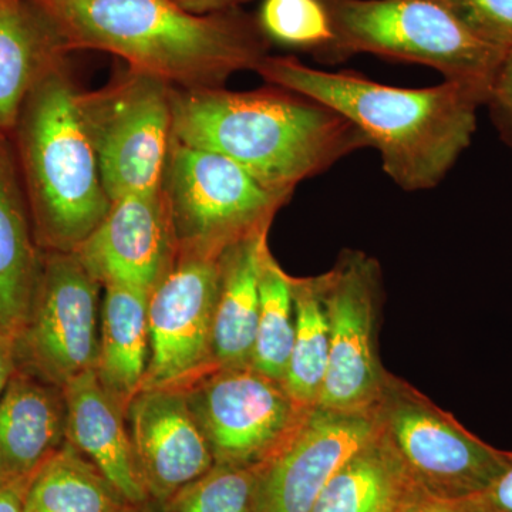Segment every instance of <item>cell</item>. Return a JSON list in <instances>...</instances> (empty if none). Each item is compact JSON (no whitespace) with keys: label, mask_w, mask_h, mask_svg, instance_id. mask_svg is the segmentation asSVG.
Segmentation results:
<instances>
[{"label":"cell","mask_w":512,"mask_h":512,"mask_svg":"<svg viewBox=\"0 0 512 512\" xmlns=\"http://www.w3.org/2000/svg\"><path fill=\"white\" fill-rule=\"evenodd\" d=\"M126 417L141 480L158 507L215 466L184 390H141Z\"/></svg>","instance_id":"obj_15"},{"label":"cell","mask_w":512,"mask_h":512,"mask_svg":"<svg viewBox=\"0 0 512 512\" xmlns=\"http://www.w3.org/2000/svg\"><path fill=\"white\" fill-rule=\"evenodd\" d=\"M67 67L57 63L33 87L10 136L42 251H76L111 205Z\"/></svg>","instance_id":"obj_4"},{"label":"cell","mask_w":512,"mask_h":512,"mask_svg":"<svg viewBox=\"0 0 512 512\" xmlns=\"http://www.w3.org/2000/svg\"><path fill=\"white\" fill-rule=\"evenodd\" d=\"M256 22L269 43L342 60L328 0H262Z\"/></svg>","instance_id":"obj_26"},{"label":"cell","mask_w":512,"mask_h":512,"mask_svg":"<svg viewBox=\"0 0 512 512\" xmlns=\"http://www.w3.org/2000/svg\"><path fill=\"white\" fill-rule=\"evenodd\" d=\"M161 191L177 248L210 255L269 231L276 212L291 200L268 190L229 158L175 140Z\"/></svg>","instance_id":"obj_6"},{"label":"cell","mask_w":512,"mask_h":512,"mask_svg":"<svg viewBox=\"0 0 512 512\" xmlns=\"http://www.w3.org/2000/svg\"><path fill=\"white\" fill-rule=\"evenodd\" d=\"M66 443L63 389L18 369L0 396V477H30Z\"/></svg>","instance_id":"obj_17"},{"label":"cell","mask_w":512,"mask_h":512,"mask_svg":"<svg viewBox=\"0 0 512 512\" xmlns=\"http://www.w3.org/2000/svg\"><path fill=\"white\" fill-rule=\"evenodd\" d=\"M322 278L329 359L318 407L373 412L389 377L380 365L376 345L379 266L362 252H345Z\"/></svg>","instance_id":"obj_12"},{"label":"cell","mask_w":512,"mask_h":512,"mask_svg":"<svg viewBox=\"0 0 512 512\" xmlns=\"http://www.w3.org/2000/svg\"><path fill=\"white\" fill-rule=\"evenodd\" d=\"M426 497L377 426L375 437L330 478L311 512H404Z\"/></svg>","instance_id":"obj_20"},{"label":"cell","mask_w":512,"mask_h":512,"mask_svg":"<svg viewBox=\"0 0 512 512\" xmlns=\"http://www.w3.org/2000/svg\"><path fill=\"white\" fill-rule=\"evenodd\" d=\"M103 291L94 370L111 396L127 410L143 386L150 360V292L116 284L104 285Z\"/></svg>","instance_id":"obj_22"},{"label":"cell","mask_w":512,"mask_h":512,"mask_svg":"<svg viewBox=\"0 0 512 512\" xmlns=\"http://www.w3.org/2000/svg\"><path fill=\"white\" fill-rule=\"evenodd\" d=\"M215 464L259 467L292 439L313 409L251 366L217 367L184 390Z\"/></svg>","instance_id":"obj_10"},{"label":"cell","mask_w":512,"mask_h":512,"mask_svg":"<svg viewBox=\"0 0 512 512\" xmlns=\"http://www.w3.org/2000/svg\"><path fill=\"white\" fill-rule=\"evenodd\" d=\"M404 512H471L463 501H443L426 497Z\"/></svg>","instance_id":"obj_34"},{"label":"cell","mask_w":512,"mask_h":512,"mask_svg":"<svg viewBox=\"0 0 512 512\" xmlns=\"http://www.w3.org/2000/svg\"><path fill=\"white\" fill-rule=\"evenodd\" d=\"M487 104L493 110L494 119L501 133L512 143V50L505 53Z\"/></svg>","instance_id":"obj_29"},{"label":"cell","mask_w":512,"mask_h":512,"mask_svg":"<svg viewBox=\"0 0 512 512\" xmlns=\"http://www.w3.org/2000/svg\"><path fill=\"white\" fill-rule=\"evenodd\" d=\"M171 90L156 77L126 69L99 90L79 92L110 201L160 190L173 144Z\"/></svg>","instance_id":"obj_7"},{"label":"cell","mask_w":512,"mask_h":512,"mask_svg":"<svg viewBox=\"0 0 512 512\" xmlns=\"http://www.w3.org/2000/svg\"><path fill=\"white\" fill-rule=\"evenodd\" d=\"M76 252L43 251L25 325L16 336V367L63 389L99 353L100 291Z\"/></svg>","instance_id":"obj_9"},{"label":"cell","mask_w":512,"mask_h":512,"mask_svg":"<svg viewBox=\"0 0 512 512\" xmlns=\"http://www.w3.org/2000/svg\"><path fill=\"white\" fill-rule=\"evenodd\" d=\"M295 323L292 276L286 274L266 247L259 275V316L251 367L262 375L284 382L295 338Z\"/></svg>","instance_id":"obj_25"},{"label":"cell","mask_w":512,"mask_h":512,"mask_svg":"<svg viewBox=\"0 0 512 512\" xmlns=\"http://www.w3.org/2000/svg\"><path fill=\"white\" fill-rule=\"evenodd\" d=\"M101 286L150 292L177 255V241L163 191L137 192L111 201L106 217L76 249Z\"/></svg>","instance_id":"obj_14"},{"label":"cell","mask_w":512,"mask_h":512,"mask_svg":"<svg viewBox=\"0 0 512 512\" xmlns=\"http://www.w3.org/2000/svg\"><path fill=\"white\" fill-rule=\"evenodd\" d=\"M148 507V505H147ZM70 443L30 478L25 512H140Z\"/></svg>","instance_id":"obj_23"},{"label":"cell","mask_w":512,"mask_h":512,"mask_svg":"<svg viewBox=\"0 0 512 512\" xmlns=\"http://www.w3.org/2000/svg\"><path fill=\"white\" fill-rule=\"evenodd\" d=\"M295 338L284 377L286 392L302 406H318L329 359V320L322 275L293 278Z\"/></svg>","instance_id":"obj_24"},{"label":"cell","mask_w":512,"mask_h":512,"mask_svg":"<svg viewBox=\"0 0 512 512\" xmlns=\"http://www.w3.org/2000/svg\"><path fill=\"white\" fill-rule=\"evenodd\" d=\"M220 256L177 248L173 264L151 289L150 360L141 390H185L217 369L212 338Z\"/></svg>","instance_id":"obj_11"},{"label":"cell","mask_w":512,"mask_h":512,"mask_svg":"<svg viewBox=\"0 0 512 512\" xmlns=\"http://www.w3.org/2000/svg\"><path fill=\"white\" fill-rule=\"evenodd\" d=\"M342 59L372 53L423 64L490 96L505 52L488 45L443 0H328Z\"/></svg>","instance_id":"obj_5"},{"label":"cell","mask_w":512,"mask_h":512,"mask_svg":"<svg viewBox=\"0 0 512 512\" xmlns=\"http://www.w3.org/2000/svg\"><path fill=\"white\" fill-rule=\"evenodd\" d=\"M255 72L271 86L302 94L345 117L379 150L384 173L412 192L444 180L470 146L478 107L488 100L468 84L446 80L403 89L353 72L313 69L292 56L268 55Z\"/></svg>","instance_id":"obj_2"},{"label":"cell","mask_w":512,"mask_h":512,"mask_svg":"<svg viewBox=\"0 0 512 512\" xmlns=\"http://www.w3.org/2000/svg\"><path fill=\"white\" fill-rule=\"evenodd\" d=\"M140 512H154V511L151 510V504H150V505H148V507L143 508V510H141Z\"/></svg>","instance_id":"obj_35"},{"label":"cell","mask_w":512,"mask_h":512,"mask_svg":"<svg viewBox=\"0 0 512 512\" xmlns=\"http://www.w3.org/2000/svg\"><path fill=\"white\" fill-rule=\"evenodd\" d=\"M173 140L221 154L268 190L292 197L302 181L370 147L359 128L282 87L171 90Z\"/></svg>","instance_id":"obj_3"},{"label":"cell","mask_w":512,"mask_h":512,"mask_svg":"<svg viewBox=\"0 0 512 512\" xmlns=\"http://www.w3.org/2000/svg\"><path fill=\"white\" fill-rule=\"evenodd\" d=\"M171 2L194 15H214V13L241 9L242 5L251 0H171Z\"/></svg>","instance_id":"obj_32"},{"label":"cell","mask_w":512,"mask_h":512,"mask_svg":"<svg viewBox=\"0 0 512 512\" xmlns=\"http://www.w3.org/2000/svg\"><path fill=\"white\" fill-rule=\"evenodd\" d=\"M67 56L62 37L33 0H0V133L12 136L33 87Z\"/></svg>","instance_id":"obj_19"},{"label":"cell","mask_w":512,"mask_h":512,"mask_svg":"<svg viewBox=\"0 0 512 512\" xmlns=\"http://www.w3.org/2000/svg\"><path fill=\"white\" fill-rule=\"evenodd\" d=\"M474 35L507 53L512 50V0H443Z\"/></svg>","instance_id":"obj_28"},{"label":"cell","mask_w":512,"mask_h":512,"mask_svg":"<svg viewBox=\"0 0 512 512\" xmlns=\"http://www.w3.org/2000/svg\"><path fill=\"white\" fill-rule=\"evenodd\" d=\"M268 232L242 239L220 256L212 338L217 367L251 366L259 316V275Z\"/></svg>","instance_id":"obj_21"},{"label":"cell","mask_w":512,"mask_h":512,"mask_svg":"<svg viewBox=\"0 0 512 512\" xmlns=\"http://www.w3.org/2000/svg\"><path fill=\"white\" fill-rule=\"evenodd\" d=\"M463 503L471 512H512V453L510 464L494 483Z\"/></svg>","instance_id":"obj_30"},{"label":"cell","mask_w":512,"mask_h":512,"mask_svg":"<svg viewBox=\"0 0 512 512\" xmlns=\"http://www.w3.org/2000/svg\"><path fill=\"white\" fill-rule=\"evenodd\" d=\"M160 508L161 512H258L256 467L215 464Z\"/></svg>","instance_id":"obj_27"},{"label":"cell","mask_w":512,"mask_h":512,"mask_svg":"<svg viewBox=\"0 0 512 512\" xmlns=\"http://www.w3.org/2000/svg\"><path fill=\"white\" fill-rule=\"evenodd\" d=\"M66 404V441L99 468L136 507L150 497L138 471L126 410L90 369L63 387Z\"/></svg>","instance_id":"obj_16"},{"label":"cell","mask_w":512,"mask_h":512,"mask_svg":"<svg viewBox=\"0 0 512 512\" xmlns=\"http://www.w3.org/2000/svg\"><path fill=\"white\" fill-rule=\"evenodd\" d=\"M373 412L313 407L292 439L256 467L258 512H311L330 478L375 437Z\"/></svg>","instance_id":"obj_13"},{"label":"cell","mask_w":512,"mask_h":512,"mask_svg":"<svg viewBox=\"0 0 512 512\" xmlns=\"http://www.w3.org/2000/svg\"><path fill=\"white\" fill-rule=\"evenodd\" d=\"M42 255L12 138L0 133V332L16 338L25 325Z\"/></svg>","instance_id":"obj_18"},{"label":"cell","mask_w":512,"mask_h":512,"mask_svg":"<svg viewBox=\"0 0 512 512\" xmlns=\"http://www.w3.org/2000/svg\"><path fill=\"white\" fill-rule=\"evenodd\" d=\"M16 372L15 336L0 332V396Z\"/></svg>","instance_id":"obj_33"},{"label":"cell","mask_w":512,"mask_h":512,"mask_svg":"<svg viewBox=\"0 0 512 512\" xmlns=\"http://www.w3.org/2000/svg\"><path fill=\"white\" fill-rule=\"evenodd\" d=\"M30 477H0V512H25Z\"/></svg>","instance_id":"obj_31"},{"label":"cell","mask_w":512,"mask_h":512,"mask_svg":"<svg viewBox=\"0 0 512 512\" xmlns=\"http://www.w3.org/2000/svg\"><path fill=\"white\" fill-rule=\"evenodd\" d=\"M375 417L414 481L431 498L474 497L510 464L512 451L497 450L478 439L450 413L392 375L376 404Z\"/></svg>","instance_id":"obj_8"},{"label":"cell","mask_w":512,"mask_h":512,"mask_svg":"<svg viewBox=\"0 0 512 512\" xmlns=\"http://www.w3.org/2000/svg\"><path fill=\"white\" fill-rule=\"evenodd\" d=\"M67 52L97 50L178 90L225 87L258 69L271 43L241 9L194 15L171 0H33Z\"/></svg>","instance_id":"obj_1"}]
</instances>
